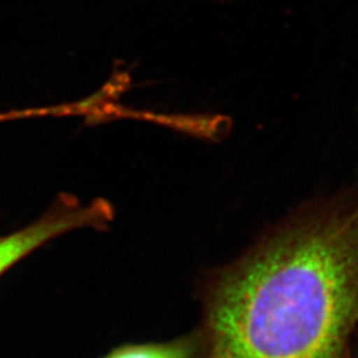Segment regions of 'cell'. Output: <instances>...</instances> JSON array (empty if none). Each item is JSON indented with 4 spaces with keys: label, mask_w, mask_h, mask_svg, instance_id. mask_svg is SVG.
Wrapping results in <instances>:
<instances>
[{
    "label": "cell",
    "mask_w": 358,
    "mask_h": 358,
    "mask_svg": "<svg viewBox=\"0 0 358 358\" xmlns=\"http://www.w3.org/2000/svg\"><path fill=\"white\" fill-rule=\"evenodd\" d=\"M358 195L308 206L207 285L198 358H350Z\"/></svg>",
    "instance_id": "6da1fadb"
},
{
    "label": "cell",
    "mask_w": 358,
    "mask_h": 358,
    "mask_svg": "<svg viewBox=\"0 0 358 358\" xmlns=\"http://www.w3.org/2000/svg\"><path fill=\"white\" fill-rule=\"evenodd\" d=\"M110 219L112 208L106 202L80 205L65 198L32 224L0 238V276L53 238L76 229L100 227Z\"/></svg>",
    "instance_id": "7a4b0ae2"
},
{
    "label": "cell",
    "mask_w": 358,
    "mask_h": 358,
    "mask_svg": "<svg viewBox=\"0 0 358 358\" xmlns=\"http://www.w3.org/2000/svg\"><path fill=\"white\" fill-rule=\"evenodd\" d=\"M199 348L201 343L196 333L167 343L121 346L103 358H198Z\"/></svg>",
    "instance_id": "3957f363"
}]
</instances>
